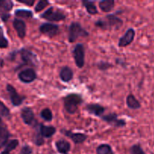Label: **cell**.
<instances>
[{
  "instance_id": "1",
  "label": "cell",
  "mask_w": 154,
  "mask_h": 154,
  "mask_svg": "<svg viewBox=\"0 0 154 154\" xmlns=\"http://www.w3.org/2000/svg\"><path fill=\"white\" fill-rule=\"evenodd\" d=\"M82 102V97L80 95L75 93L68 95L63 99L65 110L70 114H74L76 113Z\"/></svg>"
},
{
  "instance_id": "2",
  "label": "cell",
  "mask_w": 154,
  "mask_h": 154,
  "mask_svg": "<svg viewBox=\"0 0 154 154\" xmlns=\"http://www.w3.org/2000/svg\"><path fill=\"white\" fill-rule=\"evenodd\" d=\"M95 25L96 26L102 28L103 29H106L114 28L117 29L123 25V20L119 17H116L114 14H110L105 17V20H98L97 22L95 23Z\"/></svg>"
},
{
  "instance_id": "3",
  "label": "cell",
  "mask_w": 154,
  "mask_h": 154,
  "mask_svg": "<svg viewBox=\"0 0 154 154\" xmlns=\"http://www.w3.org/2000/svg\"><path fill=\"white\" fill-rule=\"evenodd\" d=\"M88 35V32L84 29L79 23L73 22L71 23L69 29V41L70 43L75 42L80 37H87Z\"/></svg>"
},
{
  "instance_id": "4",
  "label": "cell",
  "mask_w": 154,
  "mask_h": 154,
  "mask_svg": "<svg viewBox=\"0 0 154 154\" xmlns=\"http://www.w3.org/2000/svg\"><path fill=\"white\" fill-rule=\"evenodd\" d=\"M41 17L51 22H59L64 20L66 18V15L61 10L56 9L54 7H50L41 15Z\"/></svg>"
},
{
  "instance_id": "5",
  "label": "cell",
  "mask_w": 154,
  "mask_h": 154,
  "mask_svg": "<svg viewBox=\"0 0 154 154\" xmlns=\"http://www.w3.org/2000/svg\"><path fill=\"white\" fill-rule=\"evenodd\" d=\"M72 55L77 67L82 69L85 64V50L84 45L82 44L75 45L72 51Z\"/></svg>"
},
{
  "instance_id": "6",
  "label": "cell",
  "mask_w": 154,
  "mask_h": 154,
  "mask_svg": "<svg viewBox=\"0 0 154 154\" xmlns=\"http://www.w3.org/2000/svg\"><path fill=\"white\" fill-rule=\"evenodd\" d=\"M19 53L24 65H29L32 66H38V60L37 57L31 51L26 48H22L20 51H19Z\"/></svg>"
},
{
  "instance_id": "7",
  "label": "cell",
  "mask_w": 154,
  "mask_h": 154,
  "mask_svg": "<svg viewBox=\"0 0 154 154\" xmlns=\"http://www.w3.org/2000/svg\"><path fill=\"white\" fill-rule=\"evenodd\" d=\"M6 90L10 97L11 104L15 107L20 106L23 104V101L26 99V97L23 96H20L19 93L17 92L16 89L11 85V84H8L6 85Z\"/></svg>"
},
{
  "instance_id": "8",
  "label": "cell",
  "mask_w": 154,
  "mask_h": 154,
  "mask_svg": "<svg viewBox=\"0 0 154 154\" xmlns=\"http://www.w3.org/2000/svg\"><path fill=\"white\" fill-rule=\"evenodd\" d=\"M14 7V2L11 0H0V18L3 22H7L10 17V11Z\"/></svg>"
},
{
  "instance_id": "9",
  "label": "cell",
  "mask_w": 154,
  "mask_h": 154,
  "mask_svg": "<svg viewBox=\"0 0 154 154\" xmlns=\"http://www.w3.org/2000/svg\"><path fill=\"white\" fill-rule=\"evenodd\" d=\"M39 31L43 35L53 38L57 35L60 32V27L58 25L51 23H45L39 26Z\"/></svg>"
},
{
  "instance_id": "10",
  "label": "cell",
  "mask_w": 154,
  "mask_h": 154,
  "mask_svg": "<svg viewBox=\"0 0 154 154\" xmlns=\"http://www.w3.org/2000/svg\"><path fill=\"white\" fill-rule=\"evenodd\" d=\"M101 119L109 125L115 127H123L126 125V122L123 119H119L118 115L115 113H110V114L103 115Z\"/></svg>"
},
{
  "instance_id": "11",
  "label": "cell",
  "mask_w": 154,
  "mask_h": 154,
  "mask_svg": "<svg viewBox=\"0 0 154 154\" xmlns=\"http://www.w3.org/2000/svg\"><path fill=\"white\" fill-rule=\"evenodd\" d=\"M18 78L21 82L24 84H30L35 81L37 78V75L34 69L28 68L18 73Z\"/></svg>"
},
{
  "instance_id": "12",
  "label": "cell",
  "mask_w": 154,
  "mask_h": 154,
  "mask_svg": "<svg viewBox=\"0 0 154 154\" xmlns=\"http://www.w3.org/2000/svg\"><path fill=\"white\" fill-rule=\"evenodd\" d=\"M20 117L26 125L35 126V123H37L35 118L34 112L32 108H29V107H25L21 110Z\"/></svg>"
},
{
  "instance_id": "13",
  "label": "cell",
  "mask_w": 154,
  "mask_h": 154,
  "mask_svg": "<svg viewBox=\"0 0 154 154\" xmlns=\"http://www.w3.org/2000/svg\"><path fill=\"white\" fill-rule=\"evenodd\" d=\"M135 36V31L133 28H129L126 32L119 39L118 46L120 48H126L133 42Z\"/></svg>"
},
{
  "instance_id": "14",
  "label": "cell",
  "mask_w": 154,
  "mask_h": 154,
  "mask_svg": "<svg viewBox=\"0 0 154 154\" xmlns=\"http://www.w3.org/2000/svg\"><path fill=\"white\" fill-rule=\"evenodd\" d=\"M61 132L63 135L70 138L75 144H82V143H84L87 140V137H88L86 134L75 133V132H72V131L66 130V129H63Z\"/></svg>"
},
{
  "instance_id": "15",
  "label": "cell",
  "mask_w": 154,
  "mask_h": 154,
  "mask_svg": "<svg viewBox=\"0 0 154 154\" xmlns=\"http://www.w3.org/2000/svg\"><path fill=\"white\" fill-rule=\"evenodd\" d=\"M13 26L17 32L18 37L21 39L24 38L26 34V26L25 22L20 19L15 18L13 20Z\"/></svg>"
},
{
  "instance_id": "16",
  "label": "cell",
  "mask_w": 154,
  "mask_h": 154,
  "mask_svg": "<svg viewBox=\"0 0 154 154\" xmlns=\"http://www.w3.org/2000/svg\"><path fill=\"white\" fill-rule=\"evenodd\" d=\"M86 110L90 113V114L96 116V117H102L104 115L105 111V107L102 106L99 104H89L86 106Z\"/></svg>"
},
{
  "instance_id": "17",
  "label": "cell",
  "mask_w": 154,
  "mask_h": 154,
  "mask_svg": "<svg viewBox=\"0 0 154 154\" xmlns=\"http://www.w3.org/2000/svg\"><path fill=\"white\" fill-rule=\"evenodd\" d=\"M57 132V129L53 126H45L44 124L39 125V134L43 138H50Z\"/></svg>"
},
{
  "instance_id": "18",
  "label": "cell",
  "mask_w": 154,
  "mask_h": 154,
  "mask_svg": "<svg viewBox=\"0 0 154 154\" xmlns=\"http://www.w3.org/2000/svg\"><path fill=\"white\" fill-rule=\"evenodd\" d=\"M73 71L69 66H63L60 72V78L63 82L68 83L71 81L73 78Z\"/></svg>"
},
{
  "instance_id": "19",
  "label": "cell",
  "mask_w": 154,
  "mask_h": 154,
  "mask_svg": "<svg viewBox=\"0 0 154 154\" xmlns=\"http://www.w3.org/2000/svg\"><path fill=\"white\" fill-rule=\"evenodd\" d=\"M55 146L57 151L61 154H68V153L70 151V143L65 139H61L56 141Z\"/></svg>"
},
{
  "instance_id": "20",
  "label": "cell",
  "mask_w": 154,
  "mask_h": 154,
  "mask_svg": "<svg viewBox=\"0 0 154 154\" xmlns=\"http://www.w3.org/2000/svg\"><path fill=\"white\" fill-rule=\"evenodd\" d=\"M10 136L11 134L7 128L0 125V148L5 147L8 144Z\"/></svg>"
},
{
  "instance_id": "21",
  "label": "cell",
  "mask_w": 154,
  "mask_h": 154,
  "mask_svg": "<svg viewBox=\"0 0 154 154\" xmlns=\"http://www.w3.org/2000/svg\"><path fill=\"white\" fill-rule=\"evenodd\" d=\"M126 105H127L128 108H130V109L137 110L139 109L141 107L140 102L136 99V97H135L133 94H129V96L126 97Z\"/></svg>"
},
{
  "instance_id": "22",
  "label": "cell",
  "mask_w": 154,
  "mask_h": 154,
  "mask_svg": "<svg viewBox=\"0 0 154 154\" xmlns=\"http://www.w3.org/2000/svg\"><path fill=\"white\" fill-rule=\"evenodd\" d=\"M114 5H115V2L114 0H104V1L99 2V3L100 9L105 13L111 11L114 8Z\"/></svg>"
},
{
  "instance_id": "23",
  "label": "cell",
  "mask_w": 154,
  "mask_h": 154,
  "mask_svg": "<svg viewBox=\"0 0 154 154\" xmlns=\"http://www.w3.org/2000/svg\"><path fill=\"white\" fill-rule=\"evenodd\" d=\"M82 4L90 14L95 15L98 14V9L95 5L94 2L84 0V1H82Z\"/></svg>"
},
{
  "instance_id": "24",
  "label": "cell",
  "mask_w": 154,
  "mask_h": 154,
  "mask_svg": "<svg viewBox=\"0 0 154 154\" xmlns=\"http://www.w3.org/2000/svg\"><path fill=\"white\" fill-rule=\"evenodd\" d=\"M18 145H19V141L17 139L11 140L5 146L4 150L2 152L1 154H10L12 150H15L18 147Z\"/></svg>"
},
{
  "instance_id": "25",
  "label": "cell",
  "mask_w": 154,
  "mask_h": 154,
  "mask_svg": "<svg viewBox=\"0 0 154 154\" xmlns=\"http://www.w3.org/2000/svg\"><path fill=\"white\" fill-rule=\"evenodd\" d=\"M14 15L17 17L19 18H25V19H29L33 17V13L30 10H26V9H17L14 11Z\"/></svg>"
},
{
  "instance_id": "26",
  "label": "cell",
  "mask_w": 154,
  "mask_h": 154,
  "mask_svg": "<svg viewBox=\"0 0 154 154\" xmlns=\"http://www.w3.org/2000/svg\"><path fill=\"white\" fill-rule=\"evenodd\" d=\"M96 154H114V153L109 144H102L96 148Z\"/></svg>"
},
{
  "instance_id": "27",
  "label": "cell",
  "mask_w": 154,
  "mask_h": 154,
  "mask_svg": "<svg viewBox=\"0 0 154 154\" xmlns=\"http://www.w3.org/2000/svg\"><path fill=\"white\" fill-rule=\"evenodd\" d=\"M40 116L45 121L51 122L53 120V113L50 108H44L40 113Z\"/></svg>"
},
{
  "instance_id": "28",
  "label": "cell",
  "mask_w": 154,
  "mask_h": 154,
  "mask_svg": "<svg viewBox=\"0 0 154 154\" xmlns=\"http://www.w3.org/2000/svg\"><path fill=\"white\" fill-rule=\"evenodd\" d=\"M0 117H5L8 119L11 118L10 110L2 101H0Z\"/></svg>"
},
{
  "instance_id": "29",
  "label": "cell",
  "mask_w": 154,
  "mask_h": 154,
  "mask_svg": "<svg viewBox=\"0 0 154 154\" xmlns=\"http://www.w3.org/2000/svg\"><path fill=\"white\" fill-rule=\"evenodd\" d=\"M8 47V41L4 34L2 27L0 26V48H7Z\"/></svg>"
},
{
  "instance_id": "30",
  "label": "cell",
  "mask_w": 154,
  "mask_h": 154,
  "mask_svg": "<svg viewBox=\"0 0 154 154\" xmlns=\"http://www.w3.org/2000/svg\"><path fill=\"white\" fill-rule=\"evenodd\" d=\"M49 4L50 2L48 0H40V1L36 4L35 7V11L36 13L42 11L44 10V9H45Z\"/></svg>"
},
{
  "instance_id": "31",
  "label": "cell",
  "mask_w": 154,
  "mask_h": 154,
  "mask_svg": "<svg viewBox=\"0 0 154 154\" xmlns=\"http://www.w3.org/2000/svg\"><path fill=\"white\" fill-rule=\"evenodd\" d=\"M130 154H147L139 144H135L130 148Z\"/></svg>"
},
{
  "instance_id": "32",
  "label": "cell",
  "mask_w": 154,
  "mask_h": 154,
  "mask_svg": "<svg viewBox=\"0 0 154 154\" xmlns=\"http://www.w3.org/2000/svg\"><path fill=\"white\" fill-rule=\"evenodd\" d=\"M97 67L99 68V69L102 71H105L107 69H108L109 68L112 67V65L110 64L109 63H107V62H104V61H101L100 63H98Z\"/></svg>"
},
{
  "instance_id": "33",
  "label": "cell",
  "mask_w": 154,
  "mask_h": 154,
  "mask_svg": "<svg viewBox=\"0 0 154 154\" xmlns=\"http://www.w3.org/2000/svg\"><path fill=\"white\" fill-rule=\"evenodd\" d=\"M34 143L37 146H42L45 144V139H44L43 137L39 134V132L38 134H36L35 139Z\"/></svg>"
},
{
  "instance_id": "34",
  "label": "cell",
  "mask_w": 154,
  "mask_h": 154,
  "mask_svg": "<svg viewBox=\"0 0 154 154\" xmlns=\"http://www.w3.org/2000/svg\"><path fill=\"white\" fill-rule=\"evenodd\" d=\"M32 152L33 150L31 147L29 145H24L21 148L20 154H32Z\"/></svg>"
},
{
  "instance_id": "35",
  "label": "cell",
  "mask_w": 154,
  "mask_h": 154,
  "mask_svg": "<svg viewBox=\"0 0 154 154\" xmlns=\"http://www.w3.org/2000/svg\"><path fill=\"white\" fill-rule=\"evenodd\" d=\"M20 3H22V4H25L28 6H32L35 3V0H27V1H20L19 0Z\"/></svg>"
},
{
  "instance_id": "36",
  "label": "cell",
  "mask_w": 154,
  "mask_h": 154,
  "mask_svg": "<svg viewBox=\"0 0 154 154\" xmlns=\"http://www.w3.org/2000/svg\"><path fill=\"white\" fill-rule=\"evenodd\" d=\"M2 118L1 117H0V124H2Z\"/></svg>"
}]
</instances>
